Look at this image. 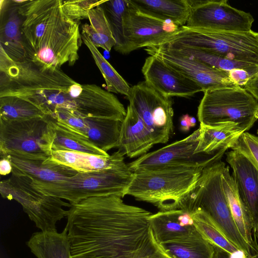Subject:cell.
Listing matches in <instances>:
<instances>
[{
    "instance_id": "cell-1",
    "label": "cell",
    "mask_w": 258,
    "mask_h": 258,
    "mask_svg": "<svg viewBox=\"0 0 258 258\" xmlns=\"http://www.w3.org/2000/svg\"><path fill=\"white\" fill-rule=\"evenodd\" d=\"M111 195L86 199L67 210L71 258H145L163 251L151 229L152 214Z\"/></svg>"
},
{
    "instance_id": "cell-2",
    "label": "cell",
    "mask_w": 258,
    "mask_h": 258,
    "mask_svg": "<svg viewBox=\"0 0 258 258\" xmlns=\"http://www.w3.org/2000/svg\"><path fill=\"white\" fill-rule=\"evenodd\" d=\"M13 96L38 106L46 115L64 110L82 117L120 119L125 108L112 93L81 84L60 69L42 70L29 61L17 63L0 86V97Z\"/></svg>"
},
{
    "instance_id": "cell-3",
    "label": "cell",
    "mask_w": 258,
    "mask_h": 258,
    "mask_svg": "<svg viewBox=\"0 0 258 258\" xmlns=\"http://www.w3.org/2000/svg\"><path fill=\"white\" fill-rule=\"evenodd\" d=\"M12 2L21 19L25 60L42 70L73 66L83 40L78 23L65 14L62 1Z\"/></svg>"
},
{
    "instance_id": "cell-4",
    "label": "cell",
    "mask_w": 258,
    "mask_h": 258,
    "mask_svg": "<svg viewBox=\"0 0 258 258\" xmlns=\"http://www.w3.org/2000/svg\"><path fill=\"white\" fill-rule=\"evenodd\" d=\"M204 168H165L133 172L126 195L159 211L183 209Z\"/></svg>"
},
{
    "instance_id": "cell-5",
    "label": "cell",
    "mask_w": 258,
    "mask_h": 258,
    "mask_svg": "<svg viewBox=\"0 0 258 258\" xmlns=\"http://www.w3.org/2000/svg\"><path fill=\"white\" fill-rule=\"evenodd\" d=\"M225 166L220 160L203 168L198 184L183 209L204 212L229 240L246 254L253 255L238 231L226 200L222 181Z\"/></svg>"
},
{
    "instance_id": "cell-6",
    "label": "cell",
    "mask_w": 258,
    "mask_h": 258,
    "mask_svg": "<svg viewBox=\"0 0 258 258\" xmlns=\"http://www.w3.org/2000/svg\"><path fill=\"white\" fill-rule=\"evenodd\" d=\"M133 172L125 163L113 168L89 172H78L64 181L55 183L33 182L43 193L69 202L71 204L95 197L115 195L123 198Z\"/></svg>"
},
{
    "instance_id": "cell-7",
    "label": "cell",
    "mask_w": 258,
    "mask_h": 258,
    "mask_svg": "<svg viewBox=\"0 0 258 258\" xmlns=\"http://www.w3.org/2000/svg\"><path fill=\"white\" fill-rule=\"evenodd\" d=\"M165 44L202 49L258 66L257 32L252 30L244 33L217 32L183 26L160 45Z\"/></svg>"
},
{
    "instance_id": "cell-8",
    "label": "cell",
    "mask_w": 258,
    "mask_h": 258,
    "mask_svg": "<svg viewBox=\"0 0 258 258\" xmlns=\"http://www.w3.org/2000/svg\"><path fill=\"white\" fill-rule=\"evenodd\" d=\"M198 108L200 124L215 126L235 123L244 132L258 120V101L243 87L204 92Z\"/></svg>"
},
{
    "instance_id": "cell-9",
    "label": "cell",
    "mask_w": 258,
    "mask_h": 258,
    "mask_svg": "<svg viewBox=\"0 0 258 258\" xmlns=\"http://www.w3.org/2000/svg\"><path fill=\"white\" fill-rule=\"evenodd\" d=\"M52 153L49 116L23 120L0 119V155L46 159Z\"/></svg>"
},
{
    "instance_id": "cell-10",
    "label": "cell",
    "mask_w": 258,
    "mask_h": 258,
    "mask_svg": "<svg viewBox=\"0 0 258 258\" xmlns=\"http://www.w3.org/2000/svg\"><path fill=\"white\" fill-rule=\"evenodd\" d=\"M2 197L15 200L41 231L56 230V223L67 216L63 207L71 204L63 200L43 193L36 188L27 177L15 175L2 180Z\"/></svg>"
},
{
    "instance_id": "cell-11",
    "label": "cell",
    "mask_w": 258,
    "mask_h": 258,
    "mask_svg": "<svg viewBox=\"0 0 258 258\" xmlns=\"http://www.w3.org/2000/svg\"><path fill=\"white\" fill-rule=\"evenodd\" d=\"M199 128L188 137L147 153L128 164L132 172L165 168H205L221 160L224 153H196Z\"/></svg>"
},
{
    "instance_id": "cell-12",
    "label": "cell",
    "mask_w": 258,
    "mask_h": 258,
    "mask_svg": "<svg viewBox=\"0 0 258 258\" xmlns=\"http://www.w3.org/2000/svg\"><path fill=\"white\" fill-rule=\"evenodd\" d=\"M127 98L150 130L155 144L167 142L173 132L172 98L163 96L145 81L132 86Z\"/></svg>"
},
{
    "instance_id": "cell-13",
    "label": "cell",
    "mask_w": 258,
    "mask_h": 258,
    "mask_svg": "<svg viewBox=\"0 0 258 258\" xmlns=\"http://www.w3.org/2000/svg\"><path fill=\"white\" fill-rule=\"evenodd\" d=\"M191 9L185 26L227 32L250 31L254 22L247 12L231 7L227 0L190 1Z\"/></svg>"
},
{
    "instance_id": "cell-14",
    "label": "cell",
    "mask_w": 258,
    "mask_h": 258,
    "mask_svg": "<svg viewBox=\"0 0 258 258\" xmlns=\"http://www.w3.org/2000/svg\"><path fill=\"white\" fill-rule=\"evenodd\" d=\"M149 55L157 56L199 85L203 92L239 86L230 77L229 72L210 67L196 59L159 45L146 47Z\"/></svg>"
},
{
    "instance_id": "cell-15",
    "label": "cell",
    "mask_w": 258,
    "mask_h": 258,
    "mask_svg": "<svg viewBox=\"0 0 258 258\" xmlns=\"http://www.w3.org/2000/svg\"><path fill=\"white\" fill-rule=\"evenodd\" d=\"M128 3L123 17L124 35L128 53L139 48L160 45L178 30L180 27L173 22L144 14L133 7L129 1Z\"/></svg>"
},
{
    "instance_id": "cell-16",
    "label": "cell",
    "mask_w": 258,
    "mask_h": 258,
    "mask_svg": "<svg viewBox=\"0 0 258 258\" xmlns=\"http://www.w3.org/2000/svg\"><path fill=\"white\" fill-rule=\"evenodd\" d=\"M75 133L85 137L100 150L107 152L118 148L123 120L95 117H82L59 109L51 116Z\"/></svg>"
},
{
    "instance_id": "cell-17",
    "label": "cell",
    "mask_w": 258,
    "mask_h": 258,
    "mask_svg": "<svg viewBox=\"0 0 258 258\" xmlns=\"http://www.w3.org/2000/svg\"><path fill=\"white\" fill-rule=\"evenodd\" d=\"M142 72L150 86L167 97L188 98L203 92L195 82L155 56L146 58Z\"/></svg>"
},
{
    "instance_id": "cell-18",
    "label": "cell",
    "mask_w": 258,
    "mask_h": 258,
    "mask_svg": "<svg viewBox=\"0 0 258 258\" xmlns=\"http://www.w3.org/2000/svg\"><path fill=\"white\" fill-rule=\"evenodd\" d=\"M226 155V160L232 169L237 191L252 218L254 235L258 230V171L237 151L227 152Z\"/></svg>"
},
{
    "instance_id": "cell-19",
    "label": "cell",
    "mask_w": 258,
    "mask_h": 258,
    "mask_svg": "<svg viewBox=\"0 0 258 258\" xmlns=\"http://www.w3.org/2000/svg\"><path fill=\"white\" fill-rule=\"evenodd\" d=\"M149 222L159 244L201 234L195 225L191 212L184 209L159 211L150 216Z\"/></svg>"
},
{
    "instance_id": "cell-20",
    "label": "cell",
    "mask_w": 258,
    "mask_h": 258,
    "mask_svg": "<svg viewBox=\"0 0 258 258\" xmlns=\"http://www.w3.org/2000/svg\"><path fill=\"white\" fill-rule=\"evenodd\" d=\"M12 174L25 176L33 182L55 183L65 180L78 172L73 169L46 159H28L8 155Z\"/></svg>"
},
{
    "instance_id": "cell-21",
    "label": "cell",
    "mask_w": 258,
    "mask_h": 258,
    "mask_svg": "<svg viewBox=\"0 0 258 258\" xmlns=\"http://www.w3.org/2000/svg\"><path fill=\"white\" fill-rule=\"evenodd\" d=\"M155 143L150 130L130 104L122 121L119 142V150L133 158L146 153Z\"/></svg>"
},
{
    "instance_id": "cell-22",
    "label": "cell",
    "mask_w": 258,
    "mask_h": 258,
    "mask_svg": "<svg viewBox=\"0 0 258 258\" xmlns=\"http://www.w3.org/2000/svg\"><path fill=\"white\" fill-rule=\"evenodd\" d=\"M124 155L119 150L109 156L60 150L52 151L50 159L83 173L108 169L125 164Z\"/></svg>"
},
{
    "instance_id": "cell-23",
    "label": "cell",
    "mask_w": 258,
    "mask_h": 258,
    "mask_svg": "<svg viewBox=\"0 0 258 258\" xmlns=\"http://www.w3.org/2000/svg\"><path fill=\"white\" fill-rule=\"evenodd\" d=\"M224 191L234 222L241 235L248 244L253 254L258 252L256 240L253 238L254 226L245 205L239 197L229 168L225 166L222 174Z\"/></svg>"
},
{
    "instance_id": "cell-24",
    "label": "cell",
    "mask_w": 258,
    "mask_h": 258,
    "mask_svg": "<svg viewBox=\"0 0 258 258\" xmlns=\"http://www.w3.org/2000/svg\"><path fill=\"white\" fill-rule=\"evenodd\" d=\"M196 153L214 155L224 153L232 146L244 131L233 123L210 126L200 124Z\"/></svg>"
},
{
    "instance_id": "cell-25",
    "label": "cell",
    "mask_w": 258,
    "mask_h": 258,
    "mask_svg": "<svg viewBox=\"0 0 258 258\" xmlns=\"http://www.w3.org/2000/svg\"><path fill=\"white\" fill-rule=\"evenodd\" d=\"M139 12L154 18L185 26L190 14L189 0H128Z\"/></svg>"
},
{
    "instance_id": "cell-26",
    "label": "cell",
    "mask_w": 258,
    "mask_h": 258,
    "mask_svg": "<svg viewBox=\"0 0 258 258\" xmlns=\"http://www.w3.org/2000/svg\"><path fill=\"white\" fill-rule=\"evenodd\" d=\"M27 244L37 258H71V244L67 230L34 233Z\"/></svg>"
},
{
    "instance_id": "cell-27",
    "label": "cell",
    "mask_w": 258,
    "mask_h": 258,
    "mask_svg": "<svg viewBox=\"0 0 258 258\" xmlns=\"http://www.w3.org/2000/svg\"><path fill=\"white\" fill-rule=\"evenodd\" d=\"M49 123L52 133V152L70 151L110 156L107 152L97 148L87 138L75 133L64 124L50 116Z\"/></svg>"
},
{
    "instance_id": "cell-28",
    "label": "cell",
    "mask_w": 258,
    "mask_h": 258,
    "mask_svg": "<svg viewBox=\"0 0 258 258\" xmlns=\"http://www.w3.org/2000/svg\"><path fill=\"white\" fill-rule=\"evenodd\" d=\"M14 7L4 17L0 28V46L8 56L15 61L25 59L26 52L21 31V19L18 12L17 6Z\"/></svg>"
},
{
    "instance_id": "cell-29",
    "label": "cell",
    "mask_w": 258,
    "mask_h": 258,
    "mask_svg": "<svg viewBox=\"0 0 258 258\" xmlns=\"http://www.w3.org/2000/svg\"><path fill=\"white\" fill-rule=\"evenodd\" d=\"M161 45L219 70L229 72L237 69L243 70L252 75H254L258 70V66L257 65L229 59L204 50L170 44Z\"/></svg>"
},
{
    "instance_id": "cell-30",
    "label": "cell",
    "mask_w": 258,
    "mask_h": 258,
    "mask_svg": "<svg viewBox=\"0 0 258 258\" xmlns=\"http://www.w3.org/2000/svg\"><path fill=\"white\" fill-rule=\"evenodd\" d=\"M172 258H213V246L201 234L185 239L160 244Z\"/></svg>"
},
{
    "instance_id": "cell-31",
    "label": "cell",
    "mask_w": 258,
    "mask_h": 258,
    "mask_svg": "<svg viewBox=\"0 0 258 258\" xmlns=\"http://www.w3.org/2000/svg\"><path fill=\"white\" fill-rule=\"evenodd\" d=\"M90 24L82 26V32L86 34L97 47L110 51L115 45L109 23L101 5L91 10L88 14Z\"/></svg>"
},
{
    "instance_id": "cell-32",
    "label": "cell",
    "mask_w": 258,
    "mask_h": 258,
    "mask_svg": "<svg viewBox=\"0 0 258 258\" xmlns=\"http://www.w3.org/2000/svg\"><path fill=\"white\" fill-rule=\"evenodd\" d=\"M194 223L202 236L213 246L219 247L233 257L250 256L240 250L229 240L211 218L201 210L191 212Z\"/></svg>"
},
{
    "instance_id": "cell-33",
    "label": "cell",
    "mask_w": 258,
    "mask_h": 258,
    "mask_svg": "<svg viewBox=\"0 0 258 258\" xmlns=\"http://www.w3.org/2000/svg\"><path fill=\"white\" fill-rule=\"evenodd\" d=\"M83 42L90 50L94 61L102 74L106 85V90L125 95H130L131 87L126 81L103 56L98 48L84 33H81Z\"/></svg>"
},
{
    "instance_id": "cell-34",
    "label": "cell",
    "mask_w": 258,
    "mask_h": 258,
    "mask_svg": "<svg viewBox=\"0 0 258 258\" xmlns=\"http://www.w3.org/2000/svg\"><path fill=\"white\" fill-rule=\"evenodd\" d=\"M101 6L115 41L114 50L123 54H128L123 30V17L129 6L128 0L105 1Z\"/></svg>"
},
{
    "instance_id": "cell-35",
    "label": "cell",
    "mask_w": 258,
    "mask_h": 258,
    "mask_svg": "<svg viewBox=\"0 0 258 258\" xmlns=\"http://www.w3.org/2000/svg\"><path fill=\"white\" fill-rule=\"evenodd\" d=\"M46 115L38 106L27 100L13 96L0 97V119L23 120Z\"/></svg>"
},
{
    "instance_id": "cell-36",
    "label": "cell",
    "mask_w": 258,
    "mask_h": 258,
    "mask_svg": "<svg viewBox=\"0 0 258 258\" xmlns=\"http://www.w3.org/2000/svg\"><path fill=\"white\" fill-rule=\"evenodd\" d=\"M105 1H62V8L65 14L76 22L88 18L89 11L101 5Z\"/></svg>"
},
{
    "instance_id": "cell-37",
    "label": "cell",
    "mask_w": 258,
    "mask_h": 258,
    "mask_svg": "<svg viewBox=\"0 0 258 258\" xmlns=\"http://www.w3.org/2000/svg\"><path fill=\"white\" fill-rule=\"evenodd\" d=\"M243 154L258 171V138L248 132L243 133L231 147Z\"/></svg>"
},
{
    "instance_id": "cell-38",
    "label": "cell",
    "mask_w": 258,
    "mask_h": 258,
    "mask_svg": "<svg viewBox=\"0 0 258 258\" xmlns=\"http://www.w3.org/2000/svg\"><path fill=\"white\" fill-rule=\"evenodd\" d=\"M231 78L240 87H243L247 81L252 76L243 70H234L229 72Z\"/></svg>"
},
{
    "instance_id": "cell-39",
    "label": "cell",
    "mask_w": 258,
    "mask_h": 258,
    "mask_svg": "<svg viewBox=\"0 0 258 258\" xmlns=\"http://www.w3.org/2000/svg\"><path fill=\"white\" fill-rule=\"evenodd\" d=\"M243 88L258 101V70L250 78Z\"/></svg>"
},
{
    "instance_id": "cell-40",
    "label": "cell",
    "mask_w": 258,
    "mask_h": 258,
    "mask_svg": "<svg viewBox=\"0 0 258 258\" xmlns=\"http://www.w3.org/2000/svg\"><path fill=\"white\" fill-rule=\"evenodd\" d=\"M12 165L9 159L7 157H1L0 174L1 175H6L12 172Z\"/></svg>"
},
{
    "instance_id": "cell-41",
    "label": "cell",
    "mask_w": 258,
    "mask_h": 258,
    "mask_svg": "<svg viewBox=\"0 0 258 258\" xmlns=\"http://www.w3.org/2000/svg\"><path fill=\"white\" fill-rule=\"evenodd\" d=\"M214 254L213 258H233L231 254L224 249L215 246H213ZM245 258H258V252Z\"/></svg>"
},
{
    "instance_id": "cell-42",
    "label": "cell",
    "mask_w": 258,
    "mask_h": 258,
    "mask_svg": "<svg viewBox=\"0 0 258 258\" xmlns=\"http://www.w3.org/2000/svg\"><path fill=\"white\" fill-rule=\"evenodd\" d=\"M189 115L187 114L183 115L180 118V128L184 132H188L190 128L189 122Z\"/></svg>"
},
{
    "instance_id": "cell-43",
    "label": "cell",
    "mask_w": 258,
    "mask_h": 258,
    "mask_svg": "<svg viewBox=\"0 0 258 258\" xmlns=\"http://www.w3.org/2000/svg\"><path fill=\"white\" fill-rule=\"evenodd\" d=\"M145 258H172L168 255L164 250L163 251L157 253L153 255L146 257Z\"/></svg>"
},
{
    "instance_id": "cell-44",
    "label": "cell",
    "mask_w": 258,
    "mask_h": 258,
    "mask_svg": "<svg viewBox=\"0 0 258 258\" xmlns=\"http://www.w3.org/2000/svg\"><path fill=\"white\" fill-rule=\"evenodd\" d=\"M189 122L190 127H194L196 125V119L193 116H189Z\"/></svg>"
},
{
    "instance_id": "cell-45",
    "label": "cell",
    "mask_w": 258,
    "mask_h": 258,
    "mask_svg": "<svg viewBox=\"0 0 258 258\" xmlns=\"http://www.w3.org/2000/svg\"><path fill=\"white\" fill-rule=\"evenodd\" d=\"M254 236H255V237H257V238L258 239V230L255 233Z\"/></svg>"
},
{
    "instance_id": "cell-46",
    "label": "cell",
    "mask_w": 258,
    "mask_h": 258,
    "mask_svg": "<svg viewBox=\"0 0 258 258\" xmlns=\"http://www.w3.org/2000/svg\"><path fill=\"white\" fill-rule=\"evenodd\" d=\"M257 135H258V130H257ZM257 138H258V136H257Z\"/></svg>"
},
{
    "instance_id": "cell-47",
    "label": "cell",
    "mask_w": 258,
    "mask_h": 258,
    "mask_svg": "<svg viewBox=\"0 0 258 258\" xmlns=\"http://www.w3.org/2000/svg\"><path fill=\"white\" fill-rule=\"evenodd\" d=\"M257 37H258V32H257Z\"/></svg>"
}]
</instances>
